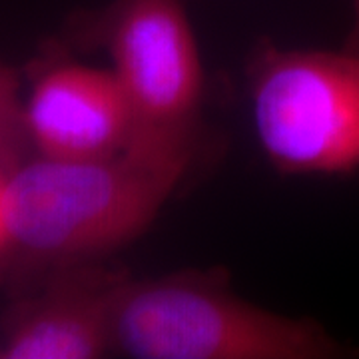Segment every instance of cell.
I'll use <instances>...</instances> for the list:
<instances>
[{
  "label": "cell",
  "mask_w": 359,
  "mask_h": 359,
  "mask_svg": "<svg viewBox=\"0 0 359 359\" xmlns=\"http://www.w3.org/2000/svg\"><path fill=\"white\" fill-rule=\"evenodd\" d=\"M196 154L198 148L132 142L104 158L34 154L18 162L6 188L4 256L42 273L104 262L150 230Z\"/></svg>",
  "instance_id": "1"
},
{
  "label": "cell",
  "mask_w": 359,
  "mask_h": 359,
  "mask_svg": "<svg viewBox=\"0 0 359 359\" xmlns=\"http://www.w3.org/2000/svg\"><path fill=\"white\" fill-rule=\"evenodd\" d=\"M112 353L132 359H339L358 355L320 321L238 295L224 269L132 280L118 297Z\"/></svg>",
  "instance_id": "2"
},
{
  "label": "cell",
  "mask_w": 359,
  "mask_h": 359,
  "mask_svg": "<svg viewBox=\"0 0 359 359\" xmlns=\"http://www.w3.org/2000/svg\"><path fill=\"white\" fill-rule=\"evenodd\" d=\"M252 122L268 162L290 176L359 172V56L257 44L248 60Z\"/></svg>",
  "instance_id": "3"
},
{
  "label": "cell",
  "mask_w": 359,
  "mask_h": 359,
  "mask_svg": "<svg viewBox=\"0 0 359 359\" xmlns=\"http://www.w3.org/2000/svg\"><path fill=\"white\" fill-rule=\"evenodd\" d=\"M78 32L108 54L136 116L134 142L198 148L204 68L182 0H110Z\"/></svg>",
  "instance_id": "4"
},
{
  "label": "cell",
  "mask_w": 359,
  "mask_h": 359,
  "mask_svg": "<svg viewBox=\"0 0 359 359\" xmlns=\"http://www.w3.org/2000/svg\"><path fill=\"white\" fill-rule=\"evenodd\" d=\"M128 280L104 262L42 273V283L4 321L2 358H104L112 351L116 306Z\"/></svg>",
  "instance_id": "5"
},
{
  "label": "cell",
  "mask_w": 359,
  "mask_h": 359,
  "mask_svg": "<svg viewBox=\"0 0 359 359\" xmlns=\"http://www.w3.org/2000/svg\"><path fill=\"white\" fill-rule=\"evenodd\" d=\"M25 130L34 154L90 160L126 150L136 140V116L110 68L58 60L32 80Z\"/></svg>",
  "instance_id": "6"
},
{
  "label": "cell",
  "mask_w": 359,
  "mask_h": 359,
  "mask_svg": "<svg viewBox=\"0 0 359 359\" xmlns=\"http://www.w3.org/2000/svg\"><path fill=\"white\" fill-rule=\"evenodd\" d=\"M28 144L25 130V100L18 74L0 65V162L14 168Z\"/></svg>",
  "instance_id": "7"
},
{
  "label": "cell",
  "mask_w": 359,
  "mask_h": 359,
  "mask_svg": "<svg viewBox=\"0 0 359 359\" xmlns=\"http://www.w3.org/2000/svg\"><path fill=\"white\" fill-rule=\"evenodd\" d=\"M13 168L0 162V257L6 252V188Z\"/></svg>",
  "instance_id": "8"
},
{
  "label": "cell",
  "mask_w": 359,
  "mask_h": 359,
  "mask_svg": "<svg viewBox=\"0 0 359 359\" xmlns=\"http://www.w3.org/2000/svg\"><path fill=\"white\" fill-rule=\"evenodd\" d=\"M344 48L359 56V0H353L351 26H349V32H347L346 40H344Z\"/></svg>",
  "instance_id": "9"
},
{
  "label": "cell",
  "mask_w": 359,
  "mask_h": 359,
  "mask_svg": "<svg viewBox=\"0 0 359 359\" xmlns=\"http://www.w3.org/2000/svg\"><path fill=\"white\" fill-rule=\"evenodd\" d=\"M0 358H2V349H0Z\"/></svg>",
  "instance_id": "10"
}]
</instances>
